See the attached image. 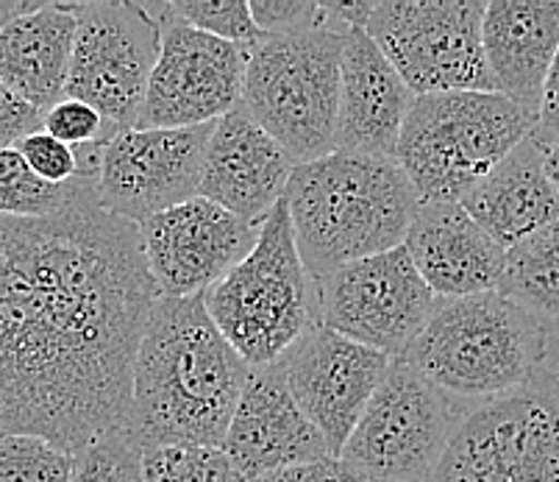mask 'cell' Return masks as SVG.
<instances>
[{"label":"cell","mask_w":559,"mask_h":482,"mask_svg":"<svg viewBox=\"0 0 559 482\" xmlns=\"http://www.w3.org/2000/svg\"><path fill=\"white\" fill-rule=\"evenodd\" d=\"M159 298L140 226L95 187L59 215H0V435L79 451L129 430L136 349Z\"/></svg>","instance_id":"1"},{"label":"cell","mask_w":559,"mask_h":482,"mask_svg":"<svg viewBox=\"0 0 559 482\" xmlns=\"http://www.w3.org/2000/svg\"><path fill=\"white\" fill-rule=\"evenodd\" d=\"M498 293L535 318L548 338L559 334V221L507 248Z\"/></svg>","instance_id":"24"},{"label":"cell","mask_w":559,"mask_h":482,"mask_svg":"<svg viewBox=\"0 0 559 482\" xmlns=\"http://www.w3.org/2000/svg\"><path fill=\"white\" fill-rule=\"evenodd\" d=\"M532 137H535L537 143L546 151L559 143V50L557 56H554L551 70H548L546 87H543L540 111H537V124Z\"/></svg>","instance_id":"34"},{"label":"cell","mask_w":559,"mask_h":482,"mask_svg":"<svg viewBox=\"0 0 559 482\" xmlns=\"http://www.w3.org/2000/svg\"><path fill=\"white\" fill-rule=\"evenodd\" d=\"M251 482H365L357 471L350 469L345 460L340 458H323L312 460V463L289 466V469L271 471V474L257 477Z\"/></svg>","instance_id":"33"},{"label":"cell","mask_w":559,"mask_h":482,"mask_svg":"<svg viewBox=\"0 0 559 482\" xmlns=\"http://www.w3.org/2000/svg\"><path fill=\"white\" fill-rule=\"evenodd\" d=\"M251 14L262 37H289V34L312 32L320 25H337L326 3H314V0H251Z\"/></svg>","instance_id":"31"},{"label":"cell","mask_w":559,"mask_h":482,"mask_svg":"<svg viewBox=\"0 0 559 482\" xmlns=\"http://www.w3.org/2000/svg\"><path fill=\"white\" fill-rule=\"evenodd\" d=\"M215 124L192 129H126L100 149L95 192L126 221L151 218L201 196L203 156Z\"/></svg>","instance_id":"14"},{"label":"cell","mask_w":559,"mask_h":482,"mask_svg":"<svg viewBox=\"0 0 559 482\" xmlns=\"http://www.w3.org/2000/svg\"><path fill=\"white\" fill-rule=\"evenodd\" d=\"M43 129L53 134L56 140L73 145V149H86V145H106L120 131L104 120L98 109H93L84 101L64 98L45 111Z\"/></svg>","instance_id":"30"},{"label":"cell","mask_w":559,"mask_h":482,"mask_svg":"<svg viewBox=\"0 0 559 482\" xmlns=\"http://www.w3.org/2000/svg\"><path fill=\"white\" fill-rule=\"evenodd\" d=\"M481 39L498 93L537 118L559 50V0H490Z\"/></svg>","instance_id":"21"},{"label":"cell","mask_w":559,"mask_h":482,"mask_svg":"<svg viewBox=\"0 0 559 482\" xmlns=\"http://www.w3.org/2000/svg\"><path fill=\"white\" fill-rule=\"evenodd\" d=\"M145 449L129 430L100 435L73 451V482H145Z\"/></svg>","instance_id":"27"},{"label":"cell","mask_w":559,"mask_h":482,"mask_svg":"<svg viewBox=\"0 0 559 482\" xmlns=\"http://www.w3.org/2000/svg\"><path fill=\"white\" fill-rule=\"evenodd\" d=\"M296 165L298 162L237 106L212 129L203 156L201 196L259 226L278 201H284Z\"/></svg>","instance_id":"17"},{"label":"cell","mask_w":559,"mask_h":482,"mask_svg":"<svg viewBox=\"0 0 559 482\" xmlns=\"http://www.w3.org/2000/svg\"><path fill=\"white\" fill-rule=\"evenodd\" d=\"M404 248L437 298H465L498 291L504 248L462 204L420 201Z\"/></svg>","instance_id":"20"},{"label":"cell","mask_w":559,"mask_h":482,"mask_svg":"<svg viewBox=\"0 0 559 482\" xmlns=\"http://www.w3.org/2000/svg\"><path fill=\"white\" fill-rule=\"evenodd\" d=\"M546 372L551 374V379L559 388V334L548 338V357H546Z\"/></svg>","instance_id":"36"},{"label":"cell","mask_w":559,"mask_h":482,"mask_svg":"<svg viewBox=\"0 0 559 482\" xmlns=\"http://www.w3.org/2000/svg\"><path fill=\"white\" fill-rule=\"evenodd\" d=\"M37 7L39 0H0V34H3V28H7L12 20L23 17V14H28Z\"/></svg>","instance_id":"35"},{"label":"cell","mask_w":559,"mask_h":482,"mask_svg":"<svg viewBox=\"0 0 559 482\" xmlns=\"http://www.w3.org/2000/svg\"><path fill=\"white\" fill-rule=\"evenodd\" d=\"M75 3H43L12 20L0 34V84L37 106L53 109L68 98L70 59H73Z\"/></svg>","instance_id":"23"},{"label":"cell","mask_w":559,"mask_h":482,"mask_svg":"<svg viewBox=\"0 0 559 482\" xmlns=\"http://www.w3.org/2000/svg\"><path fill=\"white\" fill-rule=\"evenodd\" d=\"M435 302L404 246L337 268L318 282L320 324L390 357H404Z\"/></svg>","instance_id":"12"},{"label":"cell","mask_w":559,"mask_h":482,"mask_svg":"<svg viewBox=\"0 0 559 482\" xmlns=\"http://www.w3.org/2000/svg\"><path fill=\"white\" fill-rule=\"evenodd\" d=\"M151 12L162 25V50L136 129H192L226 118L242 101L251 50L198 32L170 3Z\"/></svg>","instance_id":"13"},{"label":"cell","mask_w":559,"mask_h":482,"mask_svg":"<svg viewBox=\"0 0 559 482\" xmlns=\"http://www.w3.org/2000/svg\"><path fill=\"white\" fill-rule=\"evenodd\" d=\"M206 313L251 368L276 365L320 324L318 282L298 254L287 201L259 223V240L240 266L203 293Z\"/></svg>","instance_id":"5"},{"label":"cell","mask_w":559,"mask_h":482,"mask_svg":"<svg viewBox=\"0 0 559 482\" xmlns=\"http://www.w3.org/2000/svg\"><path fill=\"white\" fill-rule=\"evenodd\" d=\"M43 124L45 111L20 98L7 84H0V151L17 149L20 140L34 131H43Z\"/></svg>","instance_id":"32"},{"label":"cell","mask_w":559,"mask_h":482,"mask_svg":"<svg viewBox=\"0 0 559 482\" xmlns=\"http://www.w3.org/2000/svg\"><path fill=\"white\" fill-rule=\"evenodd\" d=\"M429 482H559V388L546 365L523 390L467 410Z\"/></svg>","instance_id":"10"},{"label":"cell","mask_w":559,"mask_h":482,"mask_svg":"<svg viewBox=\"0 0 559 482\" xmlns=\"http://www.w3.org/2000/svg\"><path fill=\"white\" fill-rule=\"evenodd\" d=\"M170 12L198 32L240 48L251 50L264 39L253 23L248 0H173Z\"/></svg>","instance_id":"29"},{"label":"cell","mask_w":559,"mask_h":482,"mask_svg":"<svg viewBox=\"0 0 559 482\" xmlns=\"http://www.w3.org/2000/svg\"><path fill=\"white\" fill-rule=\"evenodd\" d=\"M142 466L145 482H246L226 451L210 446H151Z\"/></svg>","instance_id":"26"},{"label":"cell","mask_w":559,"mask_h":482,"mask_svg":"<svg viewBox=\"0 0 559 482\" xmlns=\"http://www.w3.org/2000/svg\"><path fill=\"white\" fill-rule=\"evenodd\" d=\"M0 482H73V451L37 435H0Z\"/></svg>","instance_id":"28"},{"label":"cell","mask_w":559,"mask_h":482,"mask_svg":"<svg viewBox=\"0 0 559 482\" xmlns=\"http://www.w3.org/2000/svg\"><path fill=\"white\" fill-rule=\"evenodd\" d=\"M467 410L415 365L393 357L340 460L365 482H429Z\"/></svg>","instance_id":"8"},{"label":"cell","mask_w":559,"mask_h":482,"mask_svg":"<svg viewBox=\"0 0 559 482\" xmlns=\"http://www.w3.org/2000/svg\"><path fill=\"white\" fill-rule=\"evenodd\" d=\"M90 187H95V179L50 185L34 174L17 149L0 151V215L3 218L59 215Z\"/></svg>","instance_id":"25"},{"label":"cell","mask_w":559,"mask_h":482,"mask_svg":"<svg viewBox=\"0 0 559 482\" xmlns=\"http://www.w3.org/2000/svg\"><path fill=\"white\" fill-rule=\"evenodd\" d=\"M390 363V354L318 324L276 365L332 458H340Z\"/></svg>","instance_id":"15"},{"label":"cell","mask_w":559,"mask_h":482,"mask_svg":"<svg viewBox=\"0 0 559 482\" xmlns=\"http://www.w3.org/2000/svg\"><path fill=\"white\" fill-rule=\"evenodd\" d=\"M485 0H373L365 32L415 95L498 93L487 68Z\"/></svg>","instance_id":"9"},{"label":"cell","mask_w":559,"mask_h":482,"mask_svg":"<svg viewBox=\"0 0 559 482\" xmlns=\"http://www.w3.org/2000/svg\"><path fill=\"white\" fill-rule=\"evenodd\" d=\"M546 167H548V176H551L554 187H557V192H559V143L554 145V149L546 151Z\"/></svg>","instance_id":"37"},{"label":"cell","mask_w":559,"mask_h":482,"mask_svg":"<svg viewBox=\"0 0 559 482\" xmlns=\"http://www.w3.org/2000/svg\"><path fill=\"white\" fill-rule=\"evenodd\" d=\"M537 118L501 93L415 95L395 162L420 201L462 204L498 162L532 137Z\"/></svg>","instance_id":"6"},{"label":"cell","mask_w":559,"mask_h":482,"mask_svg":"<svg viewBox=\"0 0 559 482\" xmlns=\"http://www.w3.org/2000/svg\"><path fill=\"white\" fill-rule=\"evenodd\" d=\"M548 334L498 291L437 298L404 360L467 408L523 390L540 377Z\"/></svg>","instance_id":"4"},{"label":"cell","mask_w":559,"mask_h":482,"mask_svg":"<svg viewBox=\"0 0 559 482\" xmlns=\"http://www.w3.org/2000/svg\"><path fill=\"white\" fill-rule=\"evenodd\" d=\"M246 482L289 466L332 458L323 435L289 393L278 365L253 368L223 444Z\"/></svg>","instance_id":"18"},{"label":"cell","mask_w":559,"mask_h":482,"mask_svg":"<svg viewBox=\"0 0 559 482\" xmlns=\"http://www.w3.org/2000/svg\"><path fill=\"white\" fill-rule=\"evenodd\" d=\"M415 93L365 28H348L340 62L337 151L395 160Z\"/></svg>","instance_id":"19"},{"label":"cell","mask_w":559,"mask_h":482,"mask_svg":"<svg viewBox=\"0 0 559 482\" xmlns=\"http://www.w3.org/2000/svg\"><path fill=\"white\" fill-rule=\"evenodd\" d=\"M284 201L298 254L314 282L404 246L420 204L399 162L348 151L298 162Z\"/></svg>","instance_id":"3"},{"label":"cell","mask_w":559,"mask_h":482,"mask_svg":"<svg viewBox=\"0 0 559 482\" xmlns=\"http://www.w3.org/2000/svg\"><path fill=\"white\" fill-rule=\"evenodd\" d=\"M345 32L320 25L251 48L240 106L296 162L337 151L340 62Z\"/></svg>","instance_id":"7"},{"label":"cell","mask_w":559,"mask_h":482,"mask_svg":"<svg viewBox=\"0 0 559 482\" xmlns=\"http://www.w3.org/2000/svg\"><path fill=\"white\" fill-rule=\"evenodd\" d=\"M79 32L70 59L68 98L84 101L117 131L136 129L162 50L151 7L111 0L75 3Z\"/></svg>","instance_id":"11"},{"label":"cell","mask_w":559,"mask_h":482,"mask_svg":"<svg viewBox=\"0 0 559 482\" xmlns=\"http://www.w3.org/2000/svg\"><path fill=\"white\" fill-rule=\"evenodd\" d=\"M140 237L162 296L190 298L212 291L246 260L259 226L198 196L142 223Z\"/></svg>","instance_id":"16"},{"label":"cell","mask_w":559,"mask_h":482,"mask_svg":"<svg viewBox=\"0 0 559 482\" xmlns=\"http://www.w3.org/2000/svg\"><path fill=\"white\" fill-rule=\"evenodd\" d=\"M251 374L210 318L203 296H162L136 349L129 433L142 449H223Z\"/></svg>","instance_id":"2"},{"label":"cell","mask_w":559,"mask_h":482,"mask_svg":"<svg viewBox=\"0 0 559 482\" xmlns=\"http://www.w3.org/2000/svg\"><path fill=\"white\" fill-rule=\"evenodd\" d=\"M462 207L504 251L559 221V192L548 176L546 149L526 137L462 198Z\"/></svg>","instance_id":"22"}]
</instances>
